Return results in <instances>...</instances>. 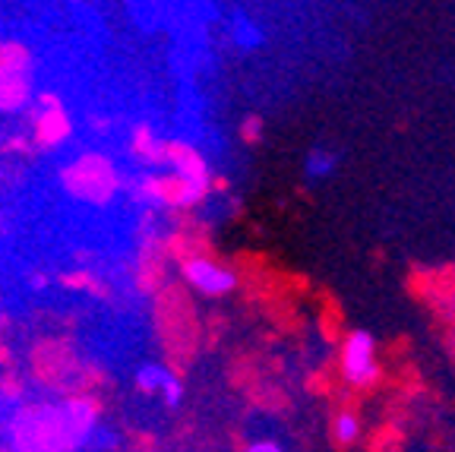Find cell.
<instances>
[{
    "mask_svg": "<svg viewBox=\"0 0 455 452\" xmlns=\"http://www.w3.org/2000/svg\"><path fill=\"white\" fill-rule=\"evenodd\" d=\"M332 437L339 446L357 443V437H361V417H357L355 411H339V415L332 417Z\"/></svg>",
    "mask_w": 455,
    "mask_h": 452,
    "instance_id": "30bf717a",
    "label": "cell"
},
{
    "mask_svg": "<svg viewBox=\"0 0 455 452\" xmlns=\"http://www.w3.org/2000/svg\"><path fill=\"white\" fill-rule=\"evenodd\" d=\"M241 140L243 142H259V140H263V117L247 114V117L241 120Z\"/></svg>",
    "mask_w": 455,
    "mask_h": 452,
    "instance_id": "8fae6325",
    "label": "cell"
},
{
    "mask_svg": "<svg viewBox=\"0 0 455 452\" xmlns=\"http://www.w3.org/2000/svg\"><path fill=\"white\" fill-rule=\"evenodd\" d=\"M168 168L171 177H164V203L190 209L203 203L212 190V174H209L206 158L187 142H168Z\"/></svg>",
    "mask_w": 455,
    "mask_h": 452,
    "instance_id": "7a4b0ae2",
    "label": "cell"
},
{
    "mask_svg": "<svg viewBox=\"0 0 455 452\" xmlns=\"http://www.w3.org/2000/svg\"><path fill=\"white\" fill-rule=\"evenodd\" d=\"M341 376L355 389H370L379 380L377 339L367 329H355L341 342Z\"/></svg>",
    "mask_w": 455,
    "mask_h": 452,
    "instance_id": "277c9868",
    "label": "cell"
},
{
    "mask_svg": "<svg viewBox=\"0 0 455 452\" xmlns=\"http://www.w3.org/2000/svg\"><path fill=\"white\" fill-rule=\"evenodd\" d=\"M57 184L70 199L85 206H111L124 193L121 168L105 152H79L57 171Z\"/></svg>",
    "mask_w": 455,
    "mask_h": 452,
    "instance_id": "6da1fadb",
    "label": "cell"
},
{
    "mask_svg": "<svg viewBox=\"0 0 455 452\" xmlns=\"http://www.w3.org/2000/svg\"><path fill=\"white\" fill-rule=\"evenodd\" d=\"M243 452H288L278 440L272 437H259V440H250L247 446H243Z\"/></svg>",
    "mask_w": 455,
    "mask_h": 452,
    "instance_id": "7c38bea8",
    "label": "cell"
},
{
    "mask_svg": "<svg viewBox=\"0 0 455 452\" xmlns=\"http://www.w3.org/2000/svg\"><path fill=\"white\" fill-rule=\"evenodd\" d=\"M32 136H36L38 149L44 152H54V149H64L73 136V117L67 111V105L60 101V95L42 93L38 95L36 117H32Z\"/></svg>",
    "mask_w": 455,
    "mask_h": 452,
    "instance_id": "5b68a950",
    "label": "cell"
},
{
    "mask_svg": "<svg viewBox=\"0 0 455 452\" xmlns=\"http://www.w3.org/2000/svg\"><path fill=\"white\" fill-rule=\"evenodd\" d=\"M32 101V83L28 73L20 70H0V111L4 114H20Z\"/></svg>",
    "mask_w": 455,
    "mask_h": 452,
    "instance_id": "52a82bcc",
    "label": "cell"
},
{
    "mask_svg": "<svg viewBox=\"0 0 455 452\" xmlns=\"http://www.w3.org/2000/svg\"><path fill=\"white\" fill-rule=\"evenodd\" d=\"M335 171V156L332 152H326V149H313L310 156H307L304 162V174L307 181H313V184H320V181H329Z\"/></svg>",
    "mask_w": 455,
    "mask_h": 452,
    "instance_id": "9c48e42d",
    "label": "cell"
},
{
    "mask_svg": "<svg viewBox=\"0 0 455 452\" xmlns=\"http://www.w3.org/2000/svg\"><path fill=\"white\" fill-rule=\"evenodd\" d=\"M130 152H133L142 165H168V142L158 140L146 124L133 127V136H130Z\"/></svg>",
    "mask_w": 455,
    "mask_h": 452,
    "instance_id": "ba28073f",
    "label": "cell"
},
{
    "mask_svg": "<svg viewBox=\"0 0 455 452\" xmlns=\"http://www.w3.org/2000/svg\"><path fill=\"white\" fill-rule=\"evenodd\" d=\"M180 278L203 297H225L237 288V272L209 254H190L180 260Z\"/></svg>",
    "mask_w": 455,
    "mask_h": 452,
    "instance_id": "3957f363",
    "label": "cell"
},
{
    "mask_svg": "<svg viewBox=\"0 0 455 452\" xmlns=\"http://www.w3.org/2000/svg\"><path fill=\"white\" fill-rule=\"evenodd\" d=\"M133 383L142 396L162 399L164 408H180V402H184V383H180V376L171 367H164V364H156V360L140 364L133 374Z\"/></svg>",
    "mask_w": 455,
    "mask_h": 452,
    "instance_id": "8992f818",
    "label": "cell"
}]
</instances>
